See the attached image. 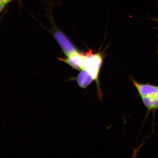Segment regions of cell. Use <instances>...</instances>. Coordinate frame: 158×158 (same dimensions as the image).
Returning <instances> with one entry per match:
<instances>
[{
  "instance_id": "obj_1",
  "label": "cell",
  "mask_w": 158,
  "mask_h": 158,
  "mask_svg": "<svg viewBox=\"0 0 158 158\" xmlns=\"http://www.w3.org/2000/svg\"><path fill=\"white\" fill-rule=\"evenodd\" d=\"M103 59L104 55L102 53L92 54L91 52H88L84 55V59L83 70L87 71L94 80L96 81L98 90V88L100 92H101L99 88L98 77Z\"/></svg>"
},
{
  "instance_id": "obj_2",
  "label": "cell",
  "mask_w": 158,
  "mask_h": 158,
  "mask_svg": "<svg viewBox=\"0 0 158 158\" xmlns=\"http://www.w3.org/2000/svg\"><path fill=\"white\" fill-rule=\"evenodd\" d=\"M53 33L56 41L60 45L64 54L67 57L79 51L73 44L66 35L55 25H53Z\"/></svg>"
},
{
  "instance_id": "obj_3",
  "label": "cell",
  "mask_w": 158,
  "mask_h": 158,
  "mask_svg": "<svg viewBox=\"0 0 158 158\" xmlns=\"http://www.w3.org/2000/svg\"><path fill=\"white\" fill-rule=\"evenodd\" d=\"M130 79L141 97L155 96L158 93V86L149 84H142L130 77Z\"/></svg>"
},
{
  "instance_id": "obj_4",
  "label": "cell",
  "mask_w": 158,
  "mask_h": 158,
  "mask_svg": "<svg viewBox=\"0 0 158 158\" xmlns=\"http://www.w3.org/2000/svg\"><path fill=\"white\" fill-rule=\"evenodd\" d=\"M84 56V54L79 51L66 58H59L58 59L69 65L72 68L81 71L83 70Z\"/></svg>"
},
{
  "instance_id": "obj_5",
  "label": "cell",
  "mask_w": 158,
  "mask_h": 158,
  "mask_svg": "<svg viewBox=\"0 0 158 158\" xmlns=\"http://www.w3.org/2000/svg\"><path fill=\"white\" fill-rule=\"evenodd\" d=\"M69 80H76L78 85L82 88H86L94 81L93 78L87 71L82 70L76 77L72 78Z\"/></svg>"
},
{
  "instance_id": "obj_6",
  "label": "cell",
  "mask_w": 158,
  "mask_h": 158,
  "mask_svg": "<svg viewBox=\"0 0 158 158\" xmlns=\"http://www.w3.org/2000/svg\"><path fill=\"white\" fill-rule=\"evenodd\" d=\"M144 105L148 109L151 110L158 108V102L156 95L141 97Z\"/></svg>"
},
{
  "instance_id": "obj_7",
  "label": "cell",
  "mask_w": 158,
  "mask_h": 158,
  "mask_svg": "<svg viewBox=\"0 0 158 158\" xmlns=\"http://www.w3.org/2000/svg\"><path fill=\"white\" fill-rule=\"evenodd\" d=\"M12 1V0H0V3L6 6Z\"/></svg>"
},
{
  "instance_id": "obj_8",
  "label": "cell",
  "mask_w": 158,
  "mask_h": 158,
  "mask_svg": "<svg viewBox=\"0 0 158 158\" xmlns=\"http://www.w3.org/2000/svg\"><path fill=\"white\" fill-rule=\"evenodd\" d=\"M5 6V5L1 4L0 3V12L2 10L4 9Z\"/></svg>"
},
{
  "instance_id": "obj_9",
  "label": "cell",
  "mask_w": 158,
  "mask_h": 158,
  "mask_svg": "<svg viewBox=\"0 0 158 158\" xmlns=\"http://www.w3.org/2000/svg\"><path fill=\"white\" fill-rule=\"evenodd\" d=\"M152 19H153V21L157 22L158 23V19L156 18H153ZM157 28H158V27H157Z\"/></svg>"
},
{
  "instance_id": "obj_10",
  "label": "cell",
  "mask_w": 158,
  "mask_h": 158,
  "mask_svg": "<svg viewBox=\"0 0 158 158\" xmlns=\"http://www.w3.org/2000/svg\"><path fill=\"white\" fill-rule=\"evenodd\" d=\"M156 98L157 99L158 102V93L156 95Z\"/></svg>"
}]
</instances>
